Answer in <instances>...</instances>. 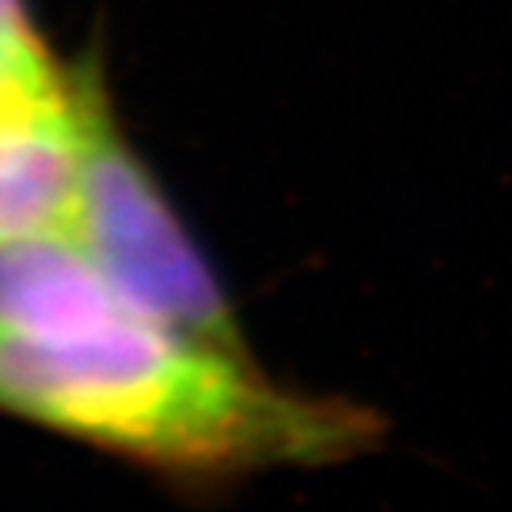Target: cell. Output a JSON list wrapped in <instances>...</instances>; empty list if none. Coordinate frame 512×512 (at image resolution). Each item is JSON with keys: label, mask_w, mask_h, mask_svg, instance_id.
Instances as JSON below:
<instances>
[{"label": "cell", "mask_w": 512, "mask_h": 512, "mask_svg": "<svg viewBox=\"0 0 512 512\" xmlns=\"http://www.w3.org/2000/svg\"><path fill=\"white\" fill-rule=\"evenodd\" d=\"M0 409L177 476L333 463L380 433L370 409L273 383L110 276L47 320L0 326Z\"/></svg>", "instance_id": "cell-1"}, {"label": "cell", "mask_w": 512, "mask_h": 512, "mask_svg": "<svg viewBox=\"0 0 512 512\" xmlns=\"http://www.w3.org/2000/svg\"><path fill=\"white\" fill-rule=\"evenodd\" d=\"M70 67L84 124L70 233L140 310L197 340L247 353L217 273L124 137L97 64Z\"/></svg>", "instance_id": "cell-2"}, {"label": "cell", "mask_w": 512, "mask_h": 512, "mask_svg": "<svg viewBox=\"0 0 512 512\" xmlns=\"http://www.w3.org/2000/svg\"><path fill=\"white\" fill-rule=\"evenodd\" d=\"M80 147L74 67L50 54L24 0H0V243L70 233Z\"/></svg>", "instance_id": "cell-3"}]
</instances>
